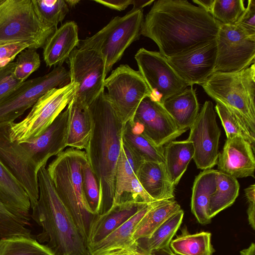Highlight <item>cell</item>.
<instances>
[{
	"instance_id": "obj_22",
	"label": "cell",
	"mask_w": 255,
	"mask_h": 255,
	"mask_svg": "<svg viewBox=\"0 0 255 255\" xmlns=\"http://www.w3.org/2000/svg\"><path fill=\"white\" fill-rule=\"evenodd\" d=\"M0 201L13 214L29 222V197L16 178L0 160Z\"/></svg>"
},
{
	"instance_id": "obj_26",
	"label": "cell",
	"mask_w": 255,
	"mask_h": 255,
	"mask_svg": "<svg viewBox=\"0 0 255 255\" xmlns=\"http://www.w3.org/2000/svg\"><path fill=\"white\" fill-rule=\"evenodd\" d=\"M163 106L178 127L187 130L199 113V106L195 90L191 87L167 99Z\"/></svg>"
},
{
	"instance_id": "obj_1",
	"label": "cell",
	"mask_w": 255,
	"mask_h": 255,
	"mask_svg": "<svg viewBox=\"0 0 255 255\" xmlns=\"http://www.w3.org/2000/svg\"><path fill=\"white\" fill-rule=\"evenodd\" d=\"M220 23L186 0H158L146 14L140 34L152 40L166 58L216 40Z\"/></svg>"
},
{
	"instance_id": "obj_24",
	"label": "cell",
	"mask_w": 255,
	"mask_h": 255,
	"mask_svg": "<svg viewBox=\"0 0 255 255\" xmlns=\"http://www.w3.org/2000/svg\"><path fill=\"white\" fill-rule=\"evenodd\" d=\"M218 170H203L195 178L191 200V212L198 222L207 224L211 222L208 208L211 196L216 190Z\"/></svg>"
},
{
	"instance_id": "obj_27",
	"label": "cell",
	"mask_w": 255,
	"mask_h": 255,
	"mask_svg": "<svg viewBox=\"0 0 255 255\" xmlns=\"http://www.w3.org/2000/svg\"><path fill=\"white\" fill-rule=\"evenodd\" d=\"M122 139L132 152L144 161L164 163V146L156 145L131 121L125 125Z\"/></svg>"
},
{
	"instance_id": "obj_36",
	"label": "cell",
	"mask_w": 255,
	"mask_h": 255,
	"mask_svg": "<svg viewBox=\"0 0 255 255\" xmlns=\"http://www.w3.org/2000/svg\"><path fill=\"white\" fill-rule=\"evenodd\" d=\"M40 19L48 26L57 27L69 11L65 0H32Z\"/></svg>"
},
{
	"instance_id": "obj_52",
	"label": "cell",
	"mask_w": 255,
	"mask_h": 255,
	"mask_svg": "<svg viewBox=\"0 0 255 255\" xmlns=\"http://www.w3.org/2000/svg\"><path fill=\"white\" fill-rule=\"evenodd\" d=\"M240 255H255V245L252 243L250 247L240 252Z\"/></svg>"
},
{
	"instance_id": "obj_34",
	"label": "cell",
	"mask_w": 255,
	"mask_h": 255,
	"mask_svg": "<svg viewBox=\"0 0 255 255\" xmlns=\"http://www.w3.org/2000/svg\"><path fill=\"white\" fill-rule=\"evenodd\" d=\"M0 255H56L32 237L15 236L0 239Z\"/></svg>"
},
{
	"instance_id": "obj_28",
	"label": "cell",
	"mask_w": 255,
	"mask_h": 255,
	"mask_svg": "<svg viewBox=\"0 0 255 255\" xmlns=\"http://www.w3.org/2000/svg\"><path fill=\"white\" fill-rule=\"evenodd\" d=\"M194 154L193 143L187 139L171 141L164 147V164L175 186L186 170Z\"/></svg>"
},
{
	"instance_id": "obj_21",
	"label": "cell",
	"mask_w": 255,
	"mask_h": 255,
	"mask_svg": "<svg viewBox=\"0 0 255 255\" xmlns=\"http://www.w3.org/2000/svg\"><path fill=\"white\" fill-rule=\"evenodd\" d=\"M79 42L78 26L75 21L67 22L57 28L43 47L46 66L62 65Z\"/></svg>"
},
{
	"instance_id": "obj_38",
	"label": "cell",
	"mask_w": 255,
	"mask_h": 255,
	"mask_svg": "<svg viewBox=\"0 0 255 255\" xmlns=\"http://www.w3.org/2000/svg\"><path fill=\"white\" fill-rule=\"evenodd\" d=\"M28 222L11 213L0 201V239L15 236L32 237L31 230L26 228Z\"/></svg>"
},
{
	"instance_id": "obj_19",
	"label": "cell",
	"mask_w": 255,
	"mask_h": 255,
	"mask_svg": "<svg viewBox=\"0 0 255 255\" xmlns=\"http://www.w3.org/2000/svg\"><path fill=\"white\" fill-rule=\"evenodd\" d=\"M146 204L134 199L114 204L106 212L96 215L93 221L87 240L88 248L102 240L136 214Z\"/></svg>"
},
{
	"instance_id": "obj_44",
	"label": "cell",
	"mask_w": 255,
	"mask_h": 255,
	"mask_svg": "<svg viewBox=\"0 0 255 255\" xmlns=\"http://www.w3.org/2000/svg\"><path fill=\"white\" fill-rule=\"evenodd\" d=\"M23 83L14 77L13 72L2 79L0 81V102L11 94Z\"/></svg>"
},
{
	"instance_id": "obj_20",
	"label": "cell",
	"mask_w": 255,
	"mask_h": 255,
	"mask_svg": "<svg viewBox=\"0 0 255 255\" xmlns=\"http://www.w3.org/2000/svg\"><path fill=\"white\" fill-rule=\"evenodd\" d=\"M152 203L145 205L125 223L89 248L90 255H118L134 246L136 241L132 238L133 233Z\"/></svg>"
},
{
	"instance_id": "obj_23",
	"label": "cell",
	"mask_w": 255,
	"mask_h": 255,
	"mask_svg": "<svg viewBox=\"0 0 255 255\" xmlns=\"http://www.w3.org/2000/svg\"><path fill=\"white\" fill-rule=\"evenodd\" d=\"M136 177L144 190L155 200H174L175 186L168 176L164 163L143 161Z\"/></svg>"
},
{
	"instance_id": "obj_42",
	"label": "cell",
	"mask_w": 255,
	"mask_h": 255,
	"mask_svg": "<svg viewBox=\"0 0 255 255\" xmlns=\"http://www.w3.org/2000/svg\"><path fill=\"white\" fill-rule=\"evenodd\" d=\"M249 35L255 36V0H249L246 11L237 24Z\"/></svg>"
},
{
	"instance_id": "obj_30",
	"label": "cell",
	"mask_w": 255,
	"mask_h": 255,
	"mask_svg": "<svg viewBox=\"0 0 255 255\" xmlns=\"http://www.w3.org/2000/svg\"><path fill=\"white\" fill-rule=\"evenodd\" d=\"M180 206L174 200H158L153 202L151 208L137 224L132 238L135 241L147 238L174 213Z\"/></svg>"
},
{
	"instance_id": "obj_32",
	"label": "cell",
	"mask_w": 255,
	"mask_h": 255,
	"mask_svg": "<svg viewBox=\"0 0 255 255\" xmlns=\"http://www.w3.org/2000/svg\"><path fill=\"white\" fill-rule=\"evenodd\" d=\"M211 234L202 232L190 234L187 232L172 240L169 247L178 255H213L214 250L211 242Z\"/></svg>"
},
{
	"instance_id": "obj_41",
	"label": "cell",
	"mask_w": 255,
	"mask_h": 255,
	"mask_svg": "<svg viewBox=\"0 0 255 255\" xmlns=\"http://www.w3.org/2000/svg\"><path fill=\"white\" fill-rule=\"evenodd\" d=\"M29 47L28 44L21 42L0 45V68L12 62L19 53Z\"/></svg>"
},
{
	"instance_id": "obj_13",
	"label": "cell",
	"mask_w": 255,
	"mask_h": 255,
	"mask_svg": "<svg viewBox=\"0 0 255 255\" xmlns=\"http://www.w3.org/2000/svg\"><path fill=\"white\" fill-rule=\"evenodd\" d=\"M134 58L138 72L150 91L149 97L153 101L163 105L167 99L188 86L159 52L141 48Z\"/></svg>"
},
{
	"instance_id": "obj_11",
	"label": "cell",
	"mask_w": 255,
	"mask_h": 255,
	"mask_svg": "<svg viewBox=\"0 0 255 255\" xmlns=\"http://www.w3.org/2000/svg\"><path fill=\"white\" fill-rule=\"evenodd\" d=\"M70 82L69 72L62 65L42 76L26 80L0 102V124L14 122L48 91Z\"/></svg>"
},
{
	"instance_id": "obj_53",
	"label": "cell",
	"mask_w": 255,
	"mask_h": 255,
	"mask_svg": "<svg viewBox=\"0 0 255 255\" xmlns=\"http://www.w3.org/2000/svg\"><path fill=\"white\" fill-rule=\"evenodd\" d=\"M65 1L69 7H72L75 6L80 1V0H65Z\"/></svg>"
},
{
	"instance_id": "obj_6",
	"label": "cell",
	"mask_w": 255,
	"mask_h": 255,
	"mask_svg": "<svg viewBox=\"0 0 255 255\" xmlns=\"http://www.w3.org/2000/svg\"><path fill=\"white\" fill-rule=\"evenodd\" d=\"M216 103L233 112L255 136V65L234 72H214L201 85Z\"/></svg>"
},
{
	"instance_id": "obj_16",
	"label": "cell",
	"mask_w": 255,
	"mask_h": 255,
	"mask_svg": "<svg viewBox=\"0 0 255 255\" xmlns=\"http://www.w3.org/2000/svg\"><path fill=\"white\" fill-rule=\"evenodd\" d=\"M131 121L156 145L163 146L186 130L180 129L163 106L149 97L144 98Z\"/></svg>"
},
{
	"instance_id": "obj_46",
	"label": "cell",
	"mask_w": 255,
	"mask_h": 255,
	"mask_svg": "<svg viewBox=\"0 0 255 255\" xmlns=\"http://www.w3.org/2000/svg\"><path fill=\"white\" fill-rule=\"evenodd\" d=\"M249 203V206L247 210L248 220L251 227L255 229V198L250 197L247 198Z\"/></svg>"
},
{
	"instance_id": "obj_12",
	"label": "cell",
	"mask_w": 255,
	"mask_h": 255,
	"mask_svg": "<svg viewBox=\"0 0 255 255\" xmlns=\"http://www.w3.org/2000/svg\"><path fill=\"white\" fill-rule=\"evenodd\" d=\"M108 97L124 124L131 121L142 100L150 91L138 72L122 64L105 80Z\"/></svg>"
},
{
	"instance_id": "obj_10",
	"label": "cell",
	"mask_w": 255,
	"mask_h": 255,
	"mask_svg": "<svg viewBox=\"0 0 255 255\" xmlns=\"http://www.w3.org/2000/svg\"><path fill=\"white\" fill-rule=\"evenodd\" d=\"M68 62L71 82L77 86L73 99L86 108L104 91L105 62L95 50L77 48L72 52Z\"/></svg>"
},
{
	"instance_id": "obj_40",
	"label": "cell",
	"mask_w": 255,
	"mask_h": 255,
	"mask_svg": "<svg viewBox=\"0 0 255 255\" xmlns=\"http://www.w3.org/2000/svg\"><path fill=\"white\" fill-rule=\"evenodd\" d=\"M13 72L14 77L21 82L27 78L40 66V59L36 50L28 48L19 53Z\"/></svg>"
},
{
	"instance_id": "obj_45",
	"label": "cell",
	"mask_w": 255,
	"mask_h": 255,
	"mask_svg": "<svg viewBox=\"0 0 255 255\" xmlns=\"http://www.w3.org/2000/svg\"><path fill=\"white\" fill-rule=\"evenodd\" d=\"M94 1L111 9L119 11L125 10L132 3V0H95Z\"/></svg>"
},
{
	"instance_id": "obj_9",
	"label": "cell",
	"mask_w": 255,
	"mask_h": 255,
	"mask_svg": "<svg viewBox=\"0 0 255 255\" xmlns=\"http://www.w3.org/2000/svg\"><path fill=\"white\" fill-rule=\"evenodd\" d=\"M77 86L74 83L53 88L43 95L21 121L9 123L10 140L28 142L41 135L64 111L74 96Z\"/></svg>"
},
{
	"instance_id": "obj_4",
	"label": "cell",
	"mask_w": 255,
	"mask_h": 255,
	"mask_svg": "<svg viewBox=\"0 0 255 255\" xmlns=\"http://www.w3.org/2000/svg\"><path fill=\"white\" fill-rule=\"evenodd\" d=\"M39 198L31 218L42 227L37 241L56 255H90L86 243L58 196L46 166L38 173Z\"/></svg>"
},
{
	"instance_id": "obj_2",
	"label": "cell",
	"mask_w": 255,
	"mask_h": 255,
	"mask_svg": "<svg viewBox=\"0 0 255 255\" xmlns=\"http://www.w3.org/2000/svg\"><path fill=\"white\" fill-rule=\"evenodd\" d=\"M87 108L92 130L85 151L99 185L100 208L98 215H101L108 211L114 204L116 169L125 124L105 91Z\"/></svg>"
},
{
	"instance_id": "obj_47",
	"label": "cell",
	"mask_w": 255,
	"mask_h": 255,
	"mask_svg": "<svg viewBox=\"0 0 255 255\" xmlns=\"http://www.w3.org/2000/svg\"><path fill=\"white\" fill-rule=\"evenodd\" d=\"M118 255H152V254L140 248L136 242V244L134 246Z\"/></svg>"
},
{
	"instance_id": "obj_51",
	"label": "cell",
	"mask_w": 255,
	"mask_h": 255,
	"mask_svg": "<svg viewBox=\"0 0 255 255\" xmlns=\"http://www.w3.org/2000/svg\"><path fill=\"white\" fill-rule=\"evenodd\" d=\"M151 254L152 255H177L172 252L169 246L154 251Z\"/></svg>"
},
{
	"instance_id": "obj_17",
	"label": "cell",
	"mask_w": 255,
	"mask_h": 255,
	"mask_svg": "<svg viewBox=\"0 0 255 255\" xmlns=\"http://www.w3.org/2000/svg\"><path fill=\"white\" fill-rule=\"evenodd\" d=\"M217 45L214 40L185 53L166 58L188 86L202 85L215 72Z\"/></svg>"
},
{
	"instance_id": "obj_48",
	"label": "cell",
	"mask_w": 255,
	"mask_h": 255,
	"mask_svg": "<svg viewBox=\"0 0 255 255\" xmlns=\"http://www.w3.org/2000/svg\"><path fill=\"white\" fill-rule=\"evenodd\" d=\"M193 2L211 14L215 0H193Z\"/></svg>"
},
{
	"instance_id": "obj_25",
	"label": "cell",
	"mask_w": 255,
	"mask_h": 255,
	"mask_svg": "<svg viewBox=\"0 0 255 255\" xmlns=\"http://www.w3.org/2000/svg\"><path fill=\"white\" fill-rule=\"evenodd\" d=\"M67 108L68 121L66 146L79 150L85 149L92 130L91 118L87 108L81 106L73 98Z\"/></svg>"
},
{
	"instance_id": "obj_14",
	"label": "cell",
	"mask_w": 255,
	"mask_h": 255,
	"mask_svg": "<svg viewBox=\"0 0 255 255\" xmlns=\"http://www.w3.org/2000/svg\"><path fill=\"white\" fill-rule=\"evenodd\" d=\"M217 55L215 72H234L255 63V36L238 25L220 24L216 39Z\"/></svg>"
},
{
	"instance_id": "obj_43",
	"label": "cell",
	"mask_w": 255,
	"mask_h": 255,
	"mask_svg": "<svg viewBox=\"0 0 255 255\" xmlns=\"http://www.w3.org/2000/svg\"><path fill=\"white\" fill-rule=\"evenodd\" d=\"M131 194L132 198L146 204H149L157 200L152 198L144 190L139 182L136 175L133 176L130 182L127 193Z\"/></svg>"
},
{
	"instance_id": "obj_18",
	"label": "cell",
	"mask_w": 255,
	"mask_h": 255,
	"mask_svg": "<svg viewBox=\"0 0 255 255\" xmlns=\"http://www.w3.org/2000/svg\"><path fill=\"white\" fill-rule=\"evenodd\" d=\"M254 152L251 144L239 136L227 138L223 150L219 152L218 170L236 178H254Z\"/></svg>"
},
{
	"instance_id": "obj_35",
	"label": "cell",
	"mask_w": 255,
	"mask_h": 255,
	"mask_svg": "<svg viewBox=\"0 0 255 255\" xmlns=\"http://www.w3.org/2000/svg\"><path fill=\"white\" fill-rule=\"evenodd\" d=\"M215 110L225 129L227 138L238 135L248 142L255 150V136L245 123L233 112L224 105L216 103Z\"/></svg>"
},
{
	"instance_id": "obj_31",
	"label": "cell",
	"mask_w": 255,
	"mask_h": 255,
	"mask_svg": "<svg viewBox=\"0 0 255 255\" xmlns=\"http://www.w3.org/2000/svg\"><path fill=\"white\" fill-rule=\"evenodd\" d=\"M215 192L211 196L208 216L212 219L231 206L239 195L240 185L237 178L218 170Z\"/></svg>"
},
{
	"instance_id": "obj_39",
	"label": "cell",
	"mask_w": 255,
	"mask_h": 255,
	"mask_svg": "<svg viewBox=\"0 0 255 255\" xmlns=\"http://www.w3.org/2000/svg\"><path fill=\"white\" fill-rule=\"evenodd\" d=\"M82 187L85 201L89 212L98 215L100 208V193L99 185L87 160L83 165Z\"/></svg>"
},
{
	"instance_id": "obj_37",
	"label": "cell",
	"mask_w": 255,
	"mask_h": 255,
	"mask_svg": "<svg viewBox=\"0 0 255 255\" xmlns=\"http://www.w3.org/2000/svg\"><path fill=\"white\" fill-rule=\"evenodd\" d=\"M245 11L244 0H215L211 14L220 24L236 25Z\"/></svg>"
},
{
	"instance_id": "obj_7",
	"label": "cell",
	"mask_w": 255,
	"mask_h": 255,
	"mask_svg": "<svg viewBox=\"0 0 255 255\" xmlns=\"http://www.w3.org/2000/svg\"><path fill=\"white\" fill-rule=\"evenodd\" d=\"M57 29L40 19L32 0H6L0 7V45L21 42L36 50Z\"/></svg>"
},
{
	"instance_id": "obj_50",
	"label": "cell",
	"mask_w": 255,
	"mask_h": 255,
	"mask_svg": "<svg viewBox=\"0 0 255 255\" xmlns=\"http://www.w3.org/2000/svg\"><path fill=\"white\" fill-rule=\"evenodd\" d=\"M153 1H154L153 0H132V4L133 5V7L131 10L142 9L144 6L151 4Z\"/></svg>"
},
{
	"instance_id": "obj_3",
	"label": "cell",
	"mask_w": 255,
	"mask_h": 255,
	"mask_svg": "<svg viewBox=\"0 0 255 255\" xmlns=\"http://www.w3.org/2000/svg\"><path fill=\"white\" fill-rule=\"evenodd\" d=\"M68 121L66 107L39 137L19 143L9 139V123L0 124V160L27 193L31 208L39 198V170L67 147Z\"/></svg>"
},
{
	"instance_id": "obj_33",
	"label": "cell",
	"mask_w": 255,
	"mask_h": 255,
	"mask_svg": "<svg viewBox=\"0 0 255 255\" xmlns=\"http://www.w3.org/2000/svg\"><path fill=\"white\" fill-rule=\"evenodd\" d=\"M183 216L184 211L180 209L170 217L149 237L137 240L138 246L150 253L169 246L180 226Z\"/></svg>"
},
{
	"instance_id": "obj_8",
	"label": "cell",
	"mask_w": 255,
	"mask_h": 255,
	"mask_svg": "<svg viewBox=\"0 0 255 255\" xmlns=\"http://www.w3.org/2000/svg\"><path fill=\"white\" fill-rule=\"evenodd\" d=\"M143 21L142 9L131 10L123 16L113 18L91 37L80 40L77 48L98 52L105 62L107 76L127 48L138 39Z\"/></svg>"
},
{
	"instance_id": "obj_29",
	"label": "cell",
	"mask_w": 255,
	"mask_h": 255,
	"mask_svg": "<svg viewBox=\"0 0 255 255\" xmlns=\"http://www.w3.org/2000/svg\"><path fill=\"white\" fill-rule=\"evenodd\" d=\"M144 161L136 156L122 139L121 148L115 173L114 204L121 201L127 193L130 182Z\"/></svg>"
},
{
	"instance_id": "obj_55",
	"label": "cell",
	"mask_w": 255,
	"mask_h": 255,
	"mask_svg": "<svg viewBox=\"0 0 255 255\" xmlns=\"http://www.w3.org/2000/svg\"><path fill=\"white\" fill-rule=\"evenodd\" d=\"M0 7H1V6H0Z\"/></svg>"
},
{
	"instance_id": "obj_49",
	"label": "cell",
	"mask_w": 255,
	"mask_h": 255,
	"mask_svg": "<svg viewBox=\"0 0 255 255\" xmlns=\"http://www.w3.org/2000/svg\"><path fill=\"white\" fill-rule=\"evenodd\" d=\"M15 66V62H12L6 66L0 68V81L5 77L13 72Z\"/></svg>"
},
{
	"instance_id": "obj_54",
	"label": "cell",
	"mask_w": 255,
	"mask_h": 255,
	"mask_svg": "<svg viewBox=\"0 0 255 255\" xmlns=\"http://www.w3.org/2000/svg\"><path fill=\"white\" fill-rule=\"evenodd\" d=\"M6 1V0H0V7Z\"/></svg>"
},
{
	"instance_id": "obj_5",
	"label": "cell",
	"mask_w": 255,
	"mask_h": 255,
	"mask_svg": "<svg viewBox=\"0 0 255 255\" xmlns=\"http://www.w3.org/2000/svg\"><path fill=\"white\" fill-rule=\"evenodd\" d=\"M87 160L85 151L70 147L56 155L46 168L59 198L86 244L96 216L88 210L83 194L82 169Z\"/></svg>"
},
{
	"instance_id": "obj_15",
	"label": "cell",
	"mask_w": 255,
	"mask_h": 255,
	"mask_svg": "<svg viewBox=\"0 0 255 255\" xmlns=\"http://www.w3.org/2000/svg\"><path fill=\"white\" fill-rule=\"evenodd\" d=\"M190 128L187 140L193 145L197 167L205 170L217 164L221 130L213 103L206 101Z\"/></svg>"
}]
</instances>
